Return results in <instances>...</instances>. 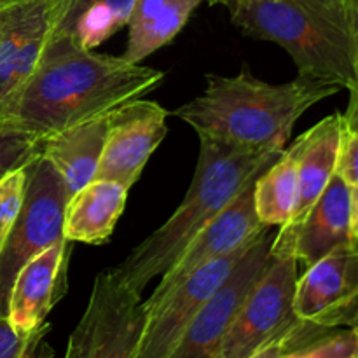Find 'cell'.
Here are the masks:
<instances>
[{
    "mask_svg": "<svg viewBox=\"0 0 358 358\" xmlns=\"http://www.w3.org/2000/svg\"><path fill=\"white\" fill-rule=\"evenodd\" d=\"M163 79L161 70L52 35L31 76L0 110L45 140L140 98Z\"/></svg>",
    "mask_w": 358,
    "mask_h": 358,
    "instance_id": "cell-1",
    "label": "cell"
},
{
    "mask_svg": "<svg viewBox=\"0 0 358 358\" xmlns=\"http://www.w3.org/2000/svg\"><path fill=\"white\" fill-rule=\"evenodd\" d=\"M341 87L297 73L285 84L257 79L248 66L238 76H206V87L173 112L198 136L255 152H282L296 122Z\"/></svg>",
    "mask_w": 358,
    "mask_h": 358,
    "instance_id": "cell-2",
    "label": "cell"
},
{
    "mask_svg": "<svg viewBox=\"0 0 358 358\" xmlns=\"http://www.w3.org/2000/svg\"><path fill=\"white\" fill-rule=\"evenodd\" d=\"M282 152H255L199 136L198 164L184 199L159 229L140 241L115 266L119 278L142 294L150 280L163 275L189 241L257 180Z\"/></svg>",
    "mask_w": 358,
    "mask_h": 358,
    "instance_id": "cell-3",
    "label": "cell"
},
{
    "mask_svg": "<svg viewBox=\"0 0 358 358\" xmlns=\"http://www.w3.org/2000/svg\"><path fill=\"white\" fill-rule=\"evenodd\" d=\"M226 7L245 35L282 45L297 73L341 90L357 84L348 0H234Z\"/></svg>",
    "mask_w": 358,
    "mask_h": 358,
    "instance_id": "cell-4",
    "label": "cell"
},
{
    "mask_svg": "<svg viewBox=\"0 0 358 358\" xmlns=\"http://www.w3.org/2000/svg\"><path fill=\"white\" fill-rule=\"evenodd\" d=\"M143 327L142 294L129 289L114 268H108L94 278L63 358H138Z\"/></svg>",
    "mask_w": 358,
    "mask_h": 358,
    "instance_id": "cell-5",
    "label": "cell"
},
{
    "mask_svg": "<svg viewBox=\"0 0 358 358\" xmlns=\"http://www.w3.org/2000/svg\"><path fill=\"white\" fill-rule=\"evenodd\" d=\"M27 192L21 212L0 250V311L9 310L14 278L30 259L63 236L69 194L55 168L37 157L27 168Z\"/></svg>",
    "mask_w": 358,
    "mask_h": 358,
    "instance_id": "cell-6",
    "label": "cell"
},
{
    "mask_svg": "<svg viewBox=\"0 0 358 358\" xmlns=\"http://www.w3.org/2000/svg\"><path fill=\"white\" fill-rule=\"evenodd\" d=\"M299 262L273 257L234 317L217 358H248L261 346L303 320L294 313Z\"/></svg>",
    "mask_w": 358,
    "mask_h": 358,
    "instance_id": "cell-7",
    "label": "cell"
},
{
    "mask_svg": "<svg viewBox=\"0 0 358 358\" xmlns=\"http://www.w3.org/2000/svg\"><path fill=\"white\" fill-rule=\"evenodd\" d=\"M294 313L320 329L358 325V241L343 245L308 266L297 278Z\"/></svg>",
    "mask_w": 358,
    "mask_h": 358,
    "instance_id": "cell-8",
    "label": "cell"
},
{
    "mask_svg": "<svg viewBox=\"0 0 358 358\" xmlns=\"http://www.w3.org/2000/svg\"><path fill=\"white\" fill-rule=\"evenodd\" d=\"M248 247L203 266L163 296L143 301L145 327H143L138 358L170 357L192 318L224 285Z\"/></svg>",
    "mask_w": 358,
    "mask_h": 358,
    "instance_id": "cell-9",
    "label": "cell"
},
{
    "mask_svg": "<svg viewBox=\"0 0 358 358\" xmlns=\"http://www.w3.org/2000/svg\"><path fill=\"white\" fill-rule=\"evenodd\" d=\"M271 241L268 231L255 238L224 285L192 318L168 358H217L241 304L271 261Z\"/></svg>",
    "mask_w": 358,
    "mask_h": 358,
    "instance_id": "cell-10",
    "label": "cell"
},
{
    "mask_svg": "<svg viewBox=\"0 0 358 358\" xmlns=\"http://www.w3.org/2000/svg\"><path fill=\"white\" fill-rule=\"evenodd\" d=\"M168 110L157 101L135 98L108 114L107 138L94 178L131 189L147 161L166 136Z\"/></svg>",
    "mask_w": 358,
    "mask_h": 358,
    "instance_id": "cell-11",
    "label": "cell"
},
{
    "mask_svg": "<svg viewBox=\"0 0 358 358\" xmlns=\"http://www.w3.org/2000/svg\"><path fill=\"white\" fill-rule=\"evenodd\" d=\"M254 184L255 182H252L233 203H229L189 241L177 261L161 275V282L157 283L149 299H156L166 294L203 266L243 250L255 238L269 231V227L259 220L255 212Z\"/></svg>",
    "mask_w": 358,
    "mask_h": 358,
    "instance_id": "cell-12",
    "label": "cell"
},
{
    "mask_svg": "<svg viewBox=\"0 0 358 358\" xmlns=\"http://www.w3.org/2000/svg\"><path fill=\"white\" fill-rule=\"evenodd\" d=\"M353 241L352 189L334 175L297 226L280 227L273 236L271 255L292 257L308 268L334 248Z\"/></svg>",
    "mask_w": 358,
    "mask_h": 358,
    "instance_id": "cell-13",
    "label": "cell"
},
{
    "mask_svg": "<svg viewBox=\"0 0 358 358\" xmlns=\"http://www.w3.org/2000/svg\"><path fill=\"white\" fill-rule=\"evenodd\" d=\"M52 30V0H20L0 7V105L27 83Z\"/></svg>",
    "mask_w": 358,
    "mask_h": 358,
    "instance_id": "cell-14",
    "label": "cell"
},
{
    "mask_svg": "<svg viewBox=\"0 0 358 358\" xmlns=\"http://www.w3.org/2000/svg\"><path fill=\"white\" fill-rule=\"evenodd\" d=\"M72 241H58L35 255L20 269L9 296L10 324L21 334L44 327L48 315L69 290V262Z\"/></svg>",
    "mask_w": 358,
    "mask_h": 358,
    "instance_id": "cell-15",
    "label": "cell"
},
{
    "mask_svg": "<svg viewBox=\"0 0 358 358\" xmlns=\"http://www.w3.org/2000/svg\"><path fill=\"white\" fill-rule=\"evenodd\" d=\"M343 133V115L336 112L294 140L297 150V203L290 220L282 227L297 226L332 180Z\"/></svg>",
    "mask_w": 358,
    "mask_h": 358,
    "instance_id": "cell-16",
    "label": "cell"
},
{
    "mask_svg": "<svg viewBox=\"0 0 358 358\" xmlns=\"http://www.w3.org/2000/svg\"><path fill=\"white\" fill-rule=\"evenodd\" d=\"M108 114L72 126L44 140L42 157L59 175L69 198L94 180L107 138Z\"/></svg>",
    "mask_w": 358,
    "mask_h": 358,
    "instance_id": "cell-17",
    "label": "cell"
},
{
    "mask_svg": "<svg viewBox=\"0 0 358 358\" xmlns=\"http://www.w3.org/2000/svg\"><path fill=\"white\" fill-rule=\"evenodd\" d=\"M128 192L129 189L117 182L91 180L66 201L63 236L87 245L107 243L124 213Z\"/></svg>",
    "mask_w": 358,
    "mask_h": 358,
    "instance_id": "cell-18",
    "label": "cell"
},
{
    "mask_svg": "<svg viewBox=\"0 0 358 358\" xmlns=\"http://www.w3.org/2000/svg\"><path fill=\"white\" fill-rule=\"evenodd\" d=\"M203 0H136L128 20V44L122 58L142 63L170 44Z\"/></svg>",
    "mask_w": 358,
    "mask_h": 358,
    "instance_id": "cell-19",
    "label": "cell"
},
{
    "mask_svg": "<svg viewBox=\"0 0 358 358\" xmlns=\"http://www.w3.org/2000/svg\"><path fill=\"white\" fill-rule=\"evenodd\" d=\"M136 0H52L55 30L86 49H96L128 24Z\"/></svg>",
    "mask_w": 358,
    "mask_h": 358,
    "instance_id": "cell-20",
    "label": "cell"
},
{
    "mask_svg": "<svg viewBox=\"0 0 358 358\" xmlns=\"http://www.w3.org/2000/svg\"><path fill=\"white\" fill-rule=\"evenodd\" d=\"M254 203L264 226H285L297 203V150L294 142L283 149L254 184Z\"/></svg>",
    "mask_w": 358,
    "mask_h": 358,
    "instance_id": "cell-21",
    "label": "cell"
},
{
    "mask_svg": "<svg viewBox=\"0 0 358 358\" xmlns=\"http://www.w3.org/2000/svg\"><path fill=\"white\" fill-rule=\"evenodd\" d=\"M44 140L0 110V180L42 156Z\"/></svg>",
    "mask_w": 358,
    "mask_h": 358,
    "instance_id": "cell-22",
    "label": "cell"
},
{
    "mask_svg": "<svg viewBox=\"0 0 358 358\" xmlns=\"http://www.w3.org/2000/svg\"><path fill=\"white\" fill-rule=\"evenodd\" d=\"M283 358H358L357 329H331L296 343Z\"/></svg>",
    "mask_w": 358,
    "mask_h": 358,
    "instance_id": "cell-23",
    "label": "cell"
},
{
    "mask_svg": "<svg viewBox=\"0 0 358 358\" xmlns=\"http://www.w3.org/2000/svg\"><path fill=\"white\" fill-rule=\"evenodd\" d=\"M49 325L30 334H21L10 324L7 313L0 311V358H55L48 343Z\"/></svg>",
    "mask_w": 358,
    "mask_h": 358,
    "instance_id": "cell-24",
    "label": "cell"
},
{
    "mask_svg": "<svg viewBox=\"0 0 358 358\" xmlns=\"http://www.w3.org/2000/svg\"><path fill=\"white\" fill-rule=\"evenodd\" d=\"M27 192V170L13 171L0 180V250L21 212Z\"/></svg>",
    "mask_w": 358,
    "mask_h": 358,
    "instance_id": "cell-25",
    "label": "cell"
},
{
    "mask_svg": "<svg viewBox=\"0 0 358 358\" xmlns=\"http://www.w3.org/2000/svg\"><path fill=\"white\" fill-rule=\"evenodd\" d=\"M324 331H331V329H320L315 327V325L311 324H306V322H301L296 327L289 329V331L282 332L280 336L273 338L271 341L266 343L264 346H261L257 352L252 353L248 358H283V355H285V352L290 346L303 341V339L311 338V336L315 334H320V332Z\"/></svg>",
    "mask_w": 358,
    "mask_h": 358,
    "instance_id": "cell-26",
    "label": "cell"
},
{
    "mask_svg": "<svg viewBox=\"0 0 358 358\" xmlns=\"http://www.w3.org/2000/svg\"><path fill=\"white\" fill-rule=\"evenodd\" d=\"M336 175L343 178L350 189L358 187V135L357 133H343L341 149H339Z\"/></svg>",
    "mask_w": 358,
    "mask_h": 358,
    "instance_id": "cell-27",
    "label": "cell"
},
{
    "mask_svg": "<svg viewBox=\"0 0 358 358\" xmlns=\"http://www.w3.org/2000/svg\"><path fill=\"white\" fill-rule=\"evenodd\" d=\"M350 100L346 112L343 115V122H345V129L350 133H357L358 135V83L355 86L350 87Z\"/></svg>",
    "mask_w": 358,
    "mask_h": 358,
    "instance_id": "cell-28",
    "label": "cell"
},
{
    "mask_svg": "<svg viewBox=\"0 0 358 358\" xmlns=\"http://www.w3.org/2000/svg\"><path fill=\"white\" fill-rule=\"evenodd\" d=\"M348 16H350V37H352L353 63H355L357 83H358V0H348Z\"/></svg>",
    "mask_w": 358,
    "mask_h": 358,
    "instance_id": "cell-29",
    "label": "cell"
},
{
    "mask_svg": "<svg viewBox=\"0 0 358 358\" xmlns=\"http://www.w3.org/2000/svg\"><path fill=\"white\" fill-rule=\"evenodd\" d=\"M352 236L358 241V187L352 189Z\"/></svg>",
    "mask_w": 358,
    "mask_h": 358,
    "instance_id": "cell-30",
    "label": "cell"
},
{
    "mask_svg": "<svg viewBox=\"0 0 358 358\" xmlns=\"http://www.w3.org/2000/svg\"><path fill=\"white\" fill-rule=\"evenodd\" d=\"M231 2H234V0H210V3H224V6H227Z\"/></svg>",
    "mask_w": 358,
    "mask_h": 358,
    "instance_id": "cell-31",
    "label": "cell"
},
{
    "mask_svg": "<svg viewBox=\"0 0 358 358\" xmlns=\"http://www.w3.org/2000/svg\"><path fill=\"white\" fill-rule=\"evenodd\" d=\"M14 2H20V0H0V7L9 6V3H14Z\"/></svg>",
    "mask_w": 358,
    "mask_h": 358,
    "instance_id": "cell-32",
    "label": "cell"
},
{
    "mask_svg": "<svg viewBox=\"0 0 358 358\" xmlns=\"http://www.w3.org/2000/svg\"><path fill=\"white\" fill-rule=\"evenodd\" d=\"M353 329H357V332H358V325H357V327H353Z\"/></svg>",
    "mask_w": 358,
    "mask_h": 358,
    "instance_id": "cell-33",
    "label": "cell"
}]
</instances>
